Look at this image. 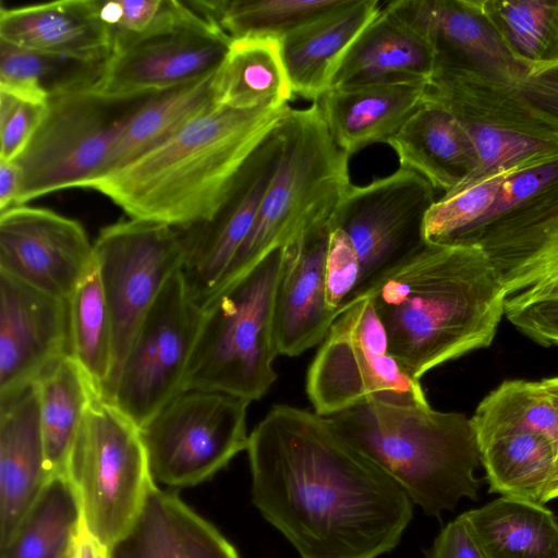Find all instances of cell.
<instances>
[{"mask_svg":"<svg viewBox=\"0 0 558 558\" xmlns=\"http://www.w3.org/2000/svg\"><path fill=\"white\" fill-rule=\"evenodd\" d=\"M246 452L253 504L300 558H377L413 518L402 486L315 412L274 405Z\"/></svg>","mask_w":558,"mask_h":558,"instance_id":"1","label":"cell"},{"mask_svg":"<svg viewBox=\"0 0 558 558\" xmlns=\"http://www.w3.org/2000/svg\"><path fill=\"white\" fill-rule=\"evenodd\" d=\"M360 294L371 296L392 355L418 380L489 347L505 315L502 282L477 245L426 244Z\"/></svg>","mask_w":558,"mask_h":558,"instance_id":"2","label":"cell"},{"mask_svg":"<svg viewBox=\"0 0 558 558\" xmlns=\"http://www.w3.org/2000/svg\"><path fill=\"white\" fill-rule=\"evenodd\" d=\"M290 106L213 104L168 141L88 187L134 219L190 228L214 218L242 167Z\"/></svg>","mask_w":558,"mask_h":558,"instance_id":"3","label":"cell"},{"mask_svg":"<svg viewBox=\"0 0 558 558\" xmlns=\"http://www.w3.org/2000/svg\"><path fill=\"white\" fill-rule=\"evenodd\" d=\"M354 448L391 475L426 515L478 500L481 453L471 418L429 403L369 399L327 416Z\"/></svg>","mask_w":558,"mask_h":558,"instance_id":"4","label":"cell"},{"mask_svg":"<svg viewBox=\"0 0 558 558\" xmlns=\"http://www.w3.org/2000/svg\"><path fill=\"white\" fill-rule=\"evenodd\" d=\"M281 128L283 145L276 173L247 238L213 295L272 251L312 230L330 228L333 213L351 184L349 156L333 142L317 101L305 109L290 107Z\"/></svg>","mask_w":558,"mask_h":558,"instance_id":"5","label":"cell"},{"mask_svg":"<svg viewBox=\"0 0 558 558\" xmlns=\"http://www.w3.org/2000/svg\"><path fill=\"white\" fill-rule=\"evenodd\" d=\"M284 246L210 296L183 381V390H215L260 399L277 379L275 305Z\"/></svg>","mask_w":558,"mask_h":558,"instance_id":"6","label":"cell"},{"mask_svg":"<svg viewBox=\"0 0 558 558\" xmlns=\"http://www.w3.org/2000/svg\"><path fill=\"white\" fill-rule=\"evenodd\" d=\"M66 477L86 526L113 551L133 532L156 484L141 427L99 395L84 412L68 457Z\"/></svg>","mask_w":558,"mask_h":558,"instance_id":"7","label":"cell"},{"mask_svg":"<svg viewBox=\"0 0 558 558\" xmlns=\"http://www.w3.org/2000/svg\"><path fill=\"white\" fill-rule=\"evenodd\" d=\"M424 100L448 110L469 136L477 170L466 184L558 153V122L515 87L473 68L436 66Z\"/></svg>","mask_w":558,"mask_h":558,"instance_id":"8","label":"cell"},{"mask_svg":"<svg viewBox=\"0 0 558 558\" xmlns=\"http://www.w3.org/2000/svg\"><path fill=\"white\" fill-rule=\"evenodd\" d=\"M150 96L112 98L89 88L51 98L15 160L22 175L16 205L59 190L88 187L100 177L128 121Z\"/></svg>","mask_w":558,"mask_h":558,"instance_id":"9","label":"cell"},{"mask_svg":"<svg viewBox=\"0 0 558 558\" xmlns=\"http://www.w3.org/2000/svg\"><path fill=\"white\" fill-rule=\"evenodd\" d=\"M314 412L330 416L369 399L428 403L418 379L392 355L371 296L353 298L331 325L306 375Z\"/></svg>","mask_w":558,"mask_h":558,"instance_id":"10","label":"cell"},{"mask_svg":"<svg viewBox=\"0 0 558 558\" xmlns=\"http://www.w3.org/2000/svg\"><path fill=\"white\" fill-rule=\"evenodd\" d=\"M250 400L215 390H183L143 427L151 477L168 487L203 483L248 444Z\"/></svg>","mask_w":558,"mask_h":558,"instance_id":"11","label":"cell"},{"mask_svg":"<svg viewBox=\"0 0 558 558\" xmlns=\"http://www.w3.org/2000/svg\"><path fill=\"white\" fill-rule=\"evenodd\" d=\"M94 252L113 326L110 400L146 314L184 264L186 245L180 228L129 218L104 227Z\"/></svg>","mask_w":558,"mask_h":558,"instance_id":"12","label":"cell"},{"mask_svg":"<svg viewBox=\"0 0 558 558\" xmlns=\"http://www.w3.org/2000/svg\"><path fill=\"white\" fill-rule=\"evenodd\" d=\"M202 316L177 271L146 314L110 399L140 427L183 391Z\"/></svg>","mask_w":558,"mask_h":558,"instance_id":"13","label":"cell"},{"mask_svg":"<svg viewBox=\"0 0 558 558\" xmlns=\"http://www.w3.org/2000/svg\"><path fill=\"white\" fill-rule=\"evenodd\" d=\"M435 190L424 177L404 167L366 185L347 187L330 230L341 229L357 253L361 279L355 295L427 244L424 221L436 201Z\"/></svg>","mask_w":558,"mask_h":558,"instance_id":"14","label":"cell"},{"mask_svg":"<svg viewBox=\"0 0 558 558\" xmlns=\"http://www.w3.org/2000/svg\"><path fill=\"white\" fill-rule=\"evenodd\" d=\"M497 270L505 312L558 296V179L469 233Z\"/></svg>","mask_w":558,"mask_h":558,"instance_id":"15","label":"cell"},{"mask_svg":"<svg viewBox=\"0 0 558 558\" xmlns=\"http://www.w3.org/2000/svg\"><path fill=\"white\" fill-rule=\"evenodd\" d=\"M281 121L248 157L214 218L181 228L186 245L181 272L190 295L201 306L218 288L255 222L281 158Z\"/></svg>","mask_w":558,"mask_h":558,"instance_id":"16","label":"cell"},{"mask_svg":"<svg viewBox=\"0 0 558 558\" xmlns=\"http://www.w3.org/2000/svg\"><path fill=\"white\" fill-rule=\"evenodd\" d=\"M95 259L94 243L74 219L26 204L0 213V271L69 300Z\"/></svg>","mask_w":558,"mask_h":558,"instance_id":"17","label":"cell"},{"mask_svg":"<svg viewBox=\"0 0 558 558\" xmlns=\"http://www.w3.org/2000/svg\"><path fill=\"white\" fill-rule=\"evenodd\" d=\"M232 39L216 22L141 40L110 56L92 88L112 98L158 94L214 73Z\"/></svg>","mask_w":558,"mask_h":558,"instance_id":"18","label":"cell"},{"mask_svg":"<svg viewBox=\"0 0 558 558\" xmlns=\"http://www.w3.org/2000/svg\"><path fill=\"white\" fill-rule=\"evenodd\" d=\"M70 354L68 300L0 271V398Z\"/></svg>","mask_w":558,"mask_h":558,"instance_id":"19","label":"cell"},{"mask_svg":"<svg viewBox=\"0 0 558 558\" xmlns=\"http://www.w3.org/2000/svg\"><path fill=\"white\" fill-rule=\"evenodd\" d=\"M433 50L435 68H473L515 85L530 74L510 56L474 0H396L384 8Z\"/></svg>","mask_w":558,"mask_h":558,"instance_id":"20","label":"cell"},{"mask_svg":"<svg viewBox=\"0 0 558 558\" xmlns=\"http://www.w3.org/2000/svg\"><path fill=\"white\" fill-rule=\"evenodd\" d=\"M51 477L35 381L0 398V549Z\"/></svg>","mask_w":558,"mask_h":558,"instance_id":"21","label":"cell"},{"mask_svg":"<svg viewBox=\"0 0 558 558\" xmlns=\"http://www.w3.org/2000/svg\"><path fill=\"white\" fill-rule=\"evenodd\" d=\"M330 228L312 230L284 246L275 305L279 354L296 356L322 342L339 316L328 310L325 259Z\"/></svg>","mask_w":558,"mask_h":558,"instance_id":"22","label":"cell"},{"mask_svg":"<svg viewBox=\"0 0 558 558\" xmlns=\"http://www.w3.org/2000/svg\"><path fill=\"white\" fill-rule=\"evenodd\" d=\"M0 41L39 53L102 63L111 56L108 28L95 0H60L0 8Z\"/></svg>","mask_w":558,"mask_h":558,"instance_id":"23","label":"cell"},{"mask_svg":"<svg viewBox=\"0 0 558 558\" xmlns=\"http://www.w3.org/2000/svg\"><path fill=\"white\" fill-rule=\"evenodd\" d=\"M427 84L330 88L316 101L333 142L350 157L397 134L423 105Z\"/></svg>","mask_w":558,"mask_h":558,"instance_id":"24","label":"cell"},{"mask_svg":"<svg viewBox=\"0 0 558 558\" xmlns=\"http://www.w3.org/2000/svg\"><path fill=\"white\" fill-rule=\"evenodd\" d=\"M380 11L377 0H348L281 38V56L293 94L318 100L329 89L349 48Z\"/></svg>","mask_w":558,"mask_h":558,"instance_id":"25","label":"cell"},{"mask_svg":"<svg viewBox=\"0 0 558 558\" xmlns=\"http://www.w3.org/2000/svg\"><path fill=\"white\" fill-rule=\"evenodd\" d=\"M435 71L430 47L381 8L338 65L330 88L428 83Z\"/></svg>","mask_w":558,"mask_h":558,"instance_id":"26","label":"cell"},{"mask_svg":"<svg viewBox=\"0 0 558 558\" xmlns=\"http://www.w3.org/2000/svg\"><path fill=\"white\" fill-rule=\"evenodd\" d=\"M386 144L401 167L417 172L444 194L470 182L477 170L466 133L448 110L430 101L424 100Z\"/></svg>","mask_w":558,"mask_h":558,"instance_id":"27","label":"cell"},{"mask_svg":"<svg viewBox=\"0 0 558 558\" xmlns=\"http://www.w3.org/2000/svg\"><path fill=\"white\" fill-rule=\"evenodd\" d=\"M118 548L121 558H241L210 522L157 484L133 532Z\"/></svg>","mask_w":558,"mask_h":558,"instance_id":"28","label":"cell"},{"mask_svg":"<svg viewBox=\"0 0 558 558\" xmlns=\"http://www.w3.org/2000/svg\"><path fill=\"white\" fill-rule=\"evenodd\" d=\"M460 515L488 558H558V520L544 504L500 496Z\"/></svg>","mask_w":558,"mask_h":558,"instance_id":"29","label":"cell"},{"mask_svg":"<svg viewBox=\"0 0 558 558\" xmlns=\"http://www.w3.org/2000/svg\"><path fill=\"white\" fill-rule=\"evenodd\" d=\"M215 104L236 109L289 106L293 92L276 38L232 39L213 78Z\"/></svg>","mask_w":558,"mask_h":558,"instance_id":"30","label":"cell"},{"mask_svg":"<svg viewBox=\"0 0 558 558\" xmlns=\"http://www.w3.org/2000/svg\"><path fill=\"white\" fill-rule=\"evenodd\" d=\"M215 72L150 96L125 124L104 165L100 177L158 147L210 107L215 102Z\"/></svg>","mask_w":558,"mask_h":558,"instance_id":"31","label":"cell"},{"mask_svg":"<svg viewBox=\"0 0 558 558\" xmlns=\"http://www.w3.org/2000/svg\"><path fill=\"white\" fill-rule=\"evenodd\" d=\"M36 385L47 466L52 476H66L68 457L84 412L98 393L70 354L50 365Z\"/></svg>","mask_w":558,"mask_h":558,"instance_id":"32","label":"cell"},{"mask_svg":"<svg viewBox=\"0 0 558 558\" xmlns=\"http://www.w3.org/2000/svg\"><path fill=\"white\" fill-rule=\"evenodd\" d=\"M530 75L558 68V0H474Z\"/></svg>","mask_w":558,"mask_h":558,"instance_id":"33","label":"cell"},{"mask_svg":"<svg viewBox=\"0 0 558 558\" xmlns=\"http://www.w3.org/2000/svg\"><path fill=\"white\" fill-rule=\"evenodd\" d=\"M68 303L70 355L107 399L113 371V326L96 259Z\"/></svg>","mask_w":558,"mask_h":558,"instance_id":"34","label":"cell"},{"mask_svg":"<svg viewBox=\"0 0 558 558\" xmlns=\"http://www.w3.org/2000/svg\"><path fill=\"white\" fill-rule=\"evenodd\" d=\"M490 494L541 502L555 462V440L542 433L496 437L480 448Z\"/></svg>","mask_w":558,"mask_h":558,"instance_id":"35","label":"cell"},{"mask_svg":"<svg viewBox=\"0 0 558 558\" xmlns=\"http://www.w3.org/2000/svg\"><path fill=\"white\" fill-rule=\"evenodd\" d=\"M82 511L65 475H54L25 514L1 558H68Z\"/></svg>","mask_w":558,"mask_h":558,"instance_id":"36","label":"cell"},{"mask_svg":"<svg viewBox=\"0 0 558 558\" xmlns=\"http://www.w3.org/2000/svg\"><path fill=\"white\" fill-rule=\"evenodd\" d=\"M478 448L515 433H542L556 441L558 410L545 381L505 380L477 405L471 417Z\"/></svg>","mask_w":558,"mask_h":558,"instance_id":"37","label":"cell"},{"mask_svg":"<svg viewBox=\"0 0 558 558\" xmlns=\"http://www.w3.org/2000/svg\"><path fill=\"white\" fill-rule=\"evenodd\" d=\"M105 64L39 53L0 41V90L48 104L53 97L93 88Z\"/></svg>","mask_w":558,"mask_h":558,"instance_id":"38","label":"cell"},{"mask_svg":"<svg viewBox=\"0 0 558 558\" xmlns=\"http://www.w3.org/2000/svg\"><path fill=\"white\" fill-rule=\"evenodd\" d=\"M348 0H209L203 3L231 38L281 39Z\"/></svg>","mask_w":558,"mask_h":558,"instance_id":"39","label":"cell"},{"mask_svg":"<svg viewBox=\"0 0 558 558\" xmlns=\"http://www.w3.org/2000/svg\"><path fill=\"white\" fill-rule=\"evenodd\" d=\"M111 40V54L141 40L183 27L215 22L202 1L95 0Z\"/></svg>","mask_w":558,"mask_h":558,"instance_id":"40","label":"cell"},{"mask_svg":"<svg viewBox=\"0 0 558 558\" xmlns=\"http://www.w3.org/2000/svg\"><path fill=\"white\" fill-rule=\"evenodd\" d=\"M556 154L558 153L502 169L444 194L440 199L435 201L426 214L424 221L426 243L456 245L462 235L492 208L501 185L510 175Z\"/></svg>","mask_w":558,"mask_h":558,"instance_id":"41","label":"cell"},{"mask_svg":"<svg viewBox=\"0 0 558 558\" xmlns=\"http://www.w3.org/2000/svg\"><path fill=\"white\" fill-rule=\"evenodd\" d=\"M360 279L361 264L351 240L341 229H331L325 259L328 310L340 314L357 292Z\"/></svg>","mask_w":558,"mask_h":558,"instance_id":"42","label":"cell"},{"mask_svg":"<svg viewBox=\"0 0 558 558\" xmlns=\"http://www.w3.org/2000/svg\"><path fill=\"white\" fill-rule=\"evenodd\" d=\"M47 107L0 90V161H15L23 154Z\"/></svg>","mask_w":558,"mask_h":558,"instance_id":"43","label":"cell"},{"mask_svg":"<svg viewBox=\"0 0 558 558\" xmlns=\"http://www.w3.org/2000/svg\"><path fill=\"white\" fill-rule=\"evenodd\" d=\"M509 322L543 345H558V296L505 312Z\"/></svg>","mask_w":558,"mask_h":558,"instance_id":"44","label":"cell"},{"mask_svg":"<svg viewBox=\"0 0 558 558\" xmlns=\"http://www.w3.org/2000/svg\"><path fill=\"white\" fill-rule=\"evenodd\" d=\"M427 558H488L468 523L458 515L436 536Z\"/></svg>","mask_w":558,"mask_h":558,"instance_id":"45","label":"cell"},{"mask_svg":"<svg viewBox=\"0 0 558 558\" xmlns=\"http://www.w3.org/2000/svg\"><path fill=\"white\" fill-rule=\"evenodd\" d=\"M113 550L95 537L81 515L74 537L71 558H112Z\"/></svg>","mask_w":558,"mask_h":558,"instance_id":"46","label":"cell"},{"mask_svg":"<svg viewBox=\"0 0 558 558\" xmlns=\"http://www.w3.org/2000/svg\"><path fill=\"white\" fill-rule=\"evenodd\" d=\"M22 175L15 161H0V213L16 205Z\"/></svg>","mask_w":558,"mask_h":558,"instance_id":"47","label":"cell"},{"mask_svg":"<svg viewBox=\"0 0 558 558\" xmlns=\"http://www.w3.org/2000/svg\"><path fill=\"white\" fill-rule=\"evenodd\" d=\"M558 410V376L545 379ZM558 499V433L555 441V462L551 475L544 489L541 498V504H547L551 500Z\"/></svg>","mask_w":558,"mask_h":558,"instance_id":"48","label":"cell"},{"mask_svg":"<svg viewBox=\"0 0 558 558\" xmlns=\"http://www.w3.org/2000/svg\"><path fill=\"white\" fill-rule=\"evenodd\" d=\"M68 558H71V555Z\"/></svg>","mask_w":558,"mask_h":558,"instance_id":"49","label":"cell"}]
</instances>
